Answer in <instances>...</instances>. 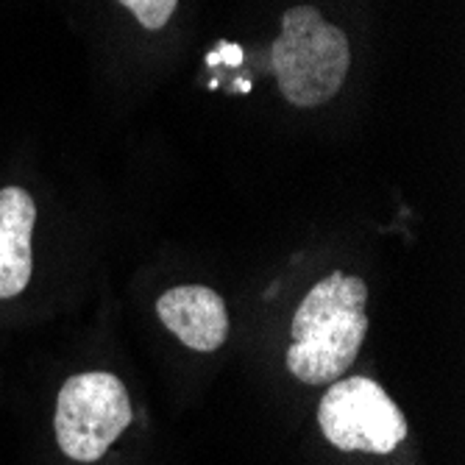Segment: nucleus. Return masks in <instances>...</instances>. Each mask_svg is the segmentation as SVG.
<instances>
[{"label": "nucleus", "mask_w": 465, "mask_h": 465, "mask_svg": "<svg viewBox=\"0 0 465 465\" xmlns=\"http://www.w3.org/2000/svg\"><path fill=\"white\" fill-rule=\"evenodd\" d=\"M368 287L360 276L334 271L295 310L287 368L304 385H331L360 354L368 334Z\"/></svg>", "instance_id": "1"}, {"label": "nucleus", "mask_w": 465, "mask_h": 465, "mask_svg": "<svg viewBox=\"0 0 465 465\" xmlns=\"http://www.w3.org/2000/svg\"><path fill=\"white\" fill-rule=\"evenodd\" d=\"M351 64L346 34L329 25L315 6H295L282 17V34L271 45V67L284 101L315 109L341 93Z\"/></svg>", "instance_id": "2"}, {"label": "nucleus", "mask_w": 465, "mask_h": 465, "mask_svg": "<svg viewBox=\"0 0 465 465\" xmlns=\"http://www.w3.org/2000/svg\"><path fill=\"white\" fill-rule=\"evenodd\" d=\"M132 424L129 391L114 373H75L56 399V440L75 462H95Z\"/></svg>", "instance_id": "3"}, {"label": "nucleus", "mask_w": 465, "mask_h": 465, "mask_svg": "<svg viewBox=\"0 0 465 465\" xmlns=\"http://www.w3.org/2000/svg\"><path fill=\"white\" fill-rule=\"evenodd\" d=\"M318 424L341 451L391 454L407 438V420L396 401L373 379H334L318 404Z\"/></svg>", "instance_id": "4"}, {"label": "nucleus", "mask_w": 465, "mask_h": 465, "mask_svg": "<svg viewBox=\"0 0 465 465\" xmlns=\"http://www.w3.org/2000/svg\"><path fill=\"white\" fill-rule=\"evenodd\" d=\"M159 321L193 351H218L229 337L226 302L203 284H179L159 295Z\"/></svg>", "instance_id": "5"}, {"label": "nucleus", "mask_w": 465, "mask_h": 465, "mask_svg": "<svg viewBox=\"0 0 465 465\" xmlns=\"http://www.w3.org/2000/svg\"><path fill=\"white\" fill-rule=\"evenodd\" d=\"M34 223V198L20 187L0 190V299H15L31 279Z\"/></svg>", "instance_id": "6"}, {"label": "nucleus", "mask_w": 465, "mask_h": 465, "mask_svg": "<svg viewBox=\"0 0 465 465\" xmlns=\"http://www.w3.org/2000/svg\"><path fill=\"white\" fill-rule=\"evenodd\" d=\"M117 4L129 9L140 20L143 28L159 31V28L167 25V20L173 17L179 0H117Z\"/></svg>", "instance_id": "7"}]
</instances>
